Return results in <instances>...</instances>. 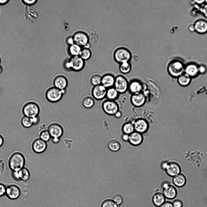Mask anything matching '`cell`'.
<instances>
[{
    "mask_svg": "<svg viewBox=\"0 0 207 207\" xmlns=\"http://www.w3.org/2000/svg\"><path fill=\"white\" fill-rule=\"evenodd\" d=\"M102 75L98 73L92 74L90 78V81L91 84L94 86L101 84Z\"/></svg>",
    "mask_w": 207,
    "mask_h": 207,
    "instance_id": "1f68e13d",
    "label": "cell"
},
{
    "mask_svg": "<svg viewBox=\"0 0 207 207\" xmlns=\"http://www.w3.org/2000/svg\"><path fill=\"white\" fill-rule=\"evenodd\" d=\"M185 67L183 63L178 60L171 61L168 64L167 71L169 74L174 77H178L184 74Z\"/></svg>",
    "mask_w": 207,
    "mask_h": 207,
    "instance_id": "277c9868",
    "label": "cell"
},
{
    "mask_svg": "<svg viewBox=\"0 0 207 207\" xmlns=\"http://www.w3.org/2000/svg\"><path fill=\"white\" fill-rule=\"evenodd\" d=\"M107 88L102 84L94 86L91 89V95L94 99L100 100L106 97Z\"/></svg>",
    "mask_w": 207,
    "mask_h": 207,
    "instance_id": "7c38bea8",
    "label": "cell"
},
{
    "mask_svg": "<svg viewBox=\"0 0 207 207\" xmlns=\"http://www.w3.org/2000/svg\"><path fill=\"white\" fill-rule=\"evenodd\" d=\"M191 80V77L185 73L178 77V81L181 85L185 86L190 84Z\"/></svg>",
    "mask_w": 207,
    "mask_h": 207,
    "instance_id": "4dcf8cb0",
    "label": "cell"
},
{
    "mask_svg": "<svg viewBox=\"0 0 207 207\" xmlns=\"http://www.w3.org/2000/svg\"><path fill=\"white\" fill-rule=\"evenodd\" d=\"M186 182V178L182 174H179L173 177V182L176 187H181L183 186Z\"/></svg>",
    "mask_w": 207,
    "mask_h": 207,
    "instance_id": "d4e9b609",
    "label": "cell"
},
{
    "mask_svg": "<svg viewBox=\"0 0 207 207\" xmlns=\"http://www.w3.org/2000/svg\"><path fill=\"white\" fill-rule=\"evenodd\" d=\"M85 65V61L79 55L72 56L66 61L65 67L68 70L78 72L82 70Z\"/></svg>",
    "mask_w": 207,
    "mask_h": 207,
    "instance_id": "7a4b0ae2",
    "label": "cell"
},
{
    "mask_svg": "<svg viewBox=\"0 0 207 207\" xmlns=\"http://www.w3.org/2000/svg\"><path fill=\"white\" fill-rule=\"evenodd\" d=\"M25 159L21 152L16 151L10 156L8 160V165L12 172H18L24 167Z\"/></svg>",
    "mask_w": 207,
    "mask_h": 207,
    "instance_id": "6da1fadb",
    "label": "cell"
},
{
    "mask_svg": "<svg viewBox=\"0 0 207 207\" xmlns=\"http://www.w3.org/2000/svg\"><path fill=\"white\" fill-rule=\"evenodd\" d=\"M72 37L75 44L80 47H87L89 44V37L87 34L84 32H76Z\"/></svg>",
    "mask_w": 207,
    "mask_h": 207,
    "instance_id": "30bf717a",
    "label": "cell"
},
{
    "mask_svg": "<svg viewBox=\"0 0 207 207\" xmlns=\"http://www.w3.org/2000/svg\"><path fill=\"white\" fill-rule=\"evenodd\" d=\"M47 147L46 142L39 138L35 139L32 143V149L35 153L40 154L44 152Z\"/></svg>",
    "mask_w": 207,
    "mask_h": 207,
    "instance_id": "ac0fdd59",
    "label": "cell"
},
{
    "mask_svg": "<svg viewBox=\"0 0 207 207\" xmlns=\"http://www.w3.org/2000/svg\"><path fill=\"white\" fill-rule=\"evenodd\" d=\"M53 84V86L58 89L62 90H66L68 85V81L65 75L59 74L54 77Z\"/></svg>",
    "mask_w": 207,
    "mask_h": 207,
    "instance_id": "8fae6325",
    "label": "cell"
},
{
    "mask_svg": "<svg viewBox=\"0 0 207 207\" xmlns=\"http://www.w3.org/2000/svg\"><path fill=\"white\" fill-rule=\"evenodd\" d=\"M132 68V65L130 62L120 64L119 66L120 72L123 74L129 73L131 70Z\"/></svg>",
    "mask_w": 207,
    "mask_h": 207,
    "instance_id": "f546056e",
    "label": "cell"
},
{
    "mask_svg": "<svg viewBox=\"0 0 207 207\" xmlns=\"http://www.w3.org/2000/svg\"><path fill=\"white\" fill-rule=\"evenodd\" d=\"M12 175L14 179L16 181L20 180L18 172H12Z\"/></svg>",
    "mask_w": 207,
    "mask_h": 207,
    "instance_id": "f6af8a7d",
    "label": "cell"
},
{
    "mask_svg": "<svg viewBox=\"0 0 207 207\" xmlns=\"http://www.w3.org/2000/svg\"><path fill=\"white\" fill-rule=\"evenodd\" d=\"M66 42L67 44L70 46L75 44L73 37L68 38L67 39Z\"/></svg>",
    "mask_w": 207,
    "mask_h": 207,
    "instance_id": "c3c4849f",
    "label": "cell"
},
{
    "mask_svg": "<svg viewBox=\"0 0 207 207\" xmlns=\"http://www.w3.org/2000/svg\"><path fill=\"white\" fill-rule=\"evenodd\" d=\"M146 96L142 92L131 94L130 101L131 104L136 107H141L144 106L146 102Z\"/></svg>",
    "mask_w": 207,
    "mask_h": 207,
    "instance_id": "2e32d148",
    "label": "cell"
},
{
    "mask_svg": "<svg viewBox=\"0 0 207 207\" xmlns=\"http://www.w3.org/2000/svg\"><path fill=\"white\" fill-rule=\"evenodd\" d=\"M199 72L201 74L205 73L206 71V68L205 65H201L198 67Z\"/></svg>",
    "mask_w": 207,
    "mask_h": 207,
    "instance_id": "bcb514c9",
    "label": "cell"
},
{
    "mask_svg": "<svg viewBox=\"0 0 207 207\" xmlns=\"http://www.w3.org/2000/svg\"><path fill=\"white\" fill-rule=\"evenodd\" d=\"M165 170L168 175L174 177L180 173L181 168L178 163L172 162H168Z\"/></svg>",
    "mask_w": 207,
    "mask_h": 207,
    "instance_id": "d6986e66",
    "label": "cell"
},
{
    "mask_svg": "<svg viewBox=\"0 0 207 207\" xmlns=\"http://www.w3.org/2000/svg\"><path fill=\"white\" fill-rule=\"evenodd\" d=\"M21 194V189L17 185L11 184L6 186L5 195L9 199L13 200L16 199L19 197Z\"/></svg>",
    "mask_w": 207,
    "mask_h": 207,
    "instance_id": "4fadbf2b",
    "label": "cell"
},
{
    "mask_svg": "<svg viewBox=\"0 0 207 207\" xmlns=\"http://www.w3.org/2000/svg\"><path fill=\"white\" fill-rule=\"evenodd\" d=\"M196 4L198 5H201L203 4L205 2V0H201V1H197L195 0L193 1Z\"/></svg>",
    "mask_w": 207,
    "mask_h": 207,
    "instance_id": "9f6ffc18",
    "label": "cell"
},
{
    "mask_svg": "<svg viewBox=\"0 0 207 207\" xmlns=\"http://www.w3.org/2000/svg\"><path fill=\"white\" fill-rule=\"evenodd\" d=\"M185 72L191 78L195 77L199 73L198 66L194 64H189L185 67Z\"/></svg>",
    "mask_w": 207,
    "mask_h": 207,
    "instance_id": "cb8c5ba5",
    "label": "cell"
},
{
    "mask_svg": "<svg viewBox=\"0 0 207 207\" xmlns=\"http://www.w3.org/2000/svg\"><path fill=\"white\" fill-rule=\"evenodd\" d=\"M3 71V68L0 65V74Z\"/></svg>",
    "mask_w": 207,
    "mask_h": 207,
    "instance_id": "6f0895ef",
    "label": "cell"
},
{
    "mask_svg": "<svg viewBox=\"0 0 207 207\" xmlns=\"http://www.w3.org/2000/svg\"><path fill=\"white\" fill-rule=\"evenodd\" d=\"M65 92L66 90H62L53 86H51L46 90L45 97L49 102L56 103L61 99Z\"/></svg>",
    "mask_w": 207,
    "mask_h": 207,
    "instance_id": "5b68a950",
    "label": "cell"
},
{
    "mask_svg": "<svg viewBox=\"0 0 207 207\" xmlns=\"http://www.w3.org/2000/svg\"><path fill=\"white\" fill-rule=\"evenodd\" d=\"M39 136L40 139L46 142L49 141L51 137L47 129L40 131Z\"/></svg>",
    "mask_w": 207,
    "mask_h": 207,
    "instance_id": "74e56055",
    "label": "cell"
},
{
    "mask_svg": "<svg viewBox=\"0 0 207 207\" xmlns=\"http://www.w3.org/2000/svg\"><path fill=\"white\" fill-rule=\"evenodd\" d=\"M39 106L33 102H28L22 109V112L24 116L32 118L39 116Z\"/></svg>",
    "mask_w": 207,
    "mask_h": 207,
    "instance_id": "ba28073f",
    "label": "cell"
},
{
    "mask_svg": "<svg viewBox=\"0 0 207 207\" xmlns=\"http://www.w3.org/2000/svg\"><path fill=\"white\" fill-rule=\"evenodd\" d=\"M188 29L190 31L192 32L195 31L194 24L190 25L188 27Z\"/></svg>",
    "mask_w": 207,
    "mask_h": 207,
    "instance_id": "11a10c76",
    "label": "cell"
},
{
    "mask_svg": "<svg viewBox=\"0 0 207 207\" xmlns=\"http://www.w3.org/2000/svg\"><path fill=\"white\" fill-rule=\"evenodd\" d=\"M91 54V51L89 48L84 47L81 48L79 56L85 61L89 59Z\"/></svg>",
    "mask_w": 207,
    "mask_h": 207,
    "instance_id": "836d02e7",
    "label": "cell"
},
{
    "mask_svg": "<svg viewBox=\"0 0 207 207\" xmlns=\"http://www.w3.org/2000/svg\"><path fill=\"white\" fill-rule=\"evenodd\" d=\"M60 140V138H52L51 141L52 142L55 144L59 143Z\"/></svg>",
    "mask_w": 207,
    "mask_h": 207,
    "instance_id": "f907efd6",
    "label": "cell"
},
{
    "mask_svg": "<svg viewBox=\"0 0 207 207\" xmlns=\"http://www.w3.org/2000/svg\"><path fill=\"white\" fill-rule=\"evenodd\" d=\"M143 89V84L140 80L134 79L129 82L128 91L131 95L141 92Z\"/></svg>",
    "mask_w": 207,
    "mask_h": 207,
    "instance_id": "e0dca14e",
    "label": "cell"
},
{
    "mask_svg": "<svg viewBox=\"0 0 207 207\" xmlns=\"http://www.w3.org/2000/svg\"><path fill=\"white\" fill-rule=\"evenodd\" d=\"M113 200L117 205H119L123 202L124 199L121 195L118 194L114 196Z\"/></svg>",
    "mask_w": 207,
    "mask_h": 207,
    "instance_id": "f35d334b",
    "label": "cell"
},
{
    "mask_svg": "<svg viewBox=\"0 0 207 207\" xmlns=\"http://www.w3.org/2000/svg\"><path fill=\"white\" fill-rule=\"evenodd\" d=\"M129 82L124 76L119 75L115 76L114 87L120 94L128 91Z\"/></svg>",
    "mask_w": 207,
    "mask_h": 207,
    "instance_id": "52a82bcc",
    "label": "cell"
},
{
    "mask_svg": "<svg viewBox=\"0 0 207 207\" xmlns=\"http://www.w3.org/2000/svg\"><path fill=\"white\" fill-rule=\"evenodd\" d=\"M120 94L113 87L107 89L106 98L107 99L116 101L118 98Z\"/></svg>",
    "mask_w": 207,
    "mask_h": 207,
    "instance_id": "4316f807",
    "label": "cell"
},
{
    "mask_svg": "<svg viewBox=\"0 0 207 207\" xmlns=\"http://www.w3.org/2000/svg\"><path fill=\"white\" fill-rule=\"evenodd\" d=\"M153 204L157 207H159L166 201V198L161 192H155L152 198Z\"/></svg>",
    "mask_w": 207,
    "mask_h": 207,
    "instance_id": "603a6c76",
    "label": "cell"
},
{
    "mask_svg": "<svg viewBox=\"0 0 207 207\" xmlns=\"http://www.w3.org/2000/svg\"><path fill=\"white\" fill-rule=\"evenodd\" d=\"M22 1L23 3L26 5L31 6L35 4L38 1L37 0H22Z\"/></svg>",
    "mask_w": 207,
    "mask_h": 207,
    "instance_id": "b9f144b4",
    "label": "cell"
},
{
    "mask_svg": "<svg viewBox=\"0 0 207 207\" xmlns=\"http://www.w3.org/2000/svg\"><path fill=\"white\" fill-rule=\"evenodd\" d=\"M20 180L27 181L30 177V173L29 169L26 168L24 167L18 171Z\"/></svg>",
    "mask_w": 207,
    "mask_h": 207,
    "instance_id": "d6a6232c",
    "label": "cell"
},
{
    "mask_svg": "<svg viewBox=\"0 0 207 207\" xmlns=\"http://www.w3.org/2000/svg\"><path fill=\"white\" fill-rule=\"evenodd\" d=\"M113 57L115 62L119 64L126 62H130L132 57L131 51L124 47H120L114 51Z\"/></svg>",
    "mask_w": 207,
    "mask_h": 207,
    "instance_id": "3957f363",
    "label": "cell"
},
{
    "mask_svg": "<svg viewBox=\"0 0 207 207\" xmlns=\"http://www.w3.org/2000/svg\"><path fill=\"white\" fill-rule=\"evenodd\" d=\"M108 147L109 149L113 152H117L119 151L121 146L120 142L117 139H113L108 142Z\"/></svg>",
    "mask_w": 207,
    "mask_h": 207,
    "instance_id": "83f0119b",
    "label": "cell"
},
{
    "mask_svg": "<svg viewBox=\"0 0 207 207\" xmlns=\"http://www.w3.org/2000/svg\"><path fill=\"white\" fill-rule=\"evenodd\" d=\"M4 142V138L3 136L1 134H0V147L2 146Z\"/></svg>",
    "mask_w": 207,
    "mask_h": 207,
    "instance_id": "db71d44e",
    "label": "cell"
},
{
    "mask_svg": "<svg viewBox=\"0 0 207 207\" xmlns=\"http://www.w3.org/2000/svg\"><path fill=\"white\" fill-rule=\"evenodd\" d=\"M195 31L197 32L203 34L207 32V21L203 19L196 20L193 24Z\"/></svg>",
    "mask_w": 207,
    "mask_h": 207,
    "instance_id": "7402d4cb",
    "label": "cell"
},
{
    "mask_svg": "<svg viewBox=\"0 0 207 207\" xmlns=\"http://www.w3.org/2000/svg\"><path fill=\"white\" fill-rule=\"evenodd\" d=\"M122 139L124 142L128 141L129 135L123 134L121 136Z\"/></svg>",
    "mask_w": 207,
    "mask_h": 207,
    "instance_id": "681fc988",
    "label": "cell"
},
{
    "mask_svg": "<svg viewBox=\"0 0 207 207\" xmlns=\"http://www.w3.org/2000/svg\"><path fill=\"white\" fill-rule=\"evenodd\" d=\"M47 130L52 138H60L63 133L62 125L56 122H52L49 123Z\"/></svg>",
    "mask_w": 207,
    "mask_h": 207,
    "instance_id": "9c48e42d",
    "label": "cell"
},
{
    "mask_svg": "<svg viewBox=\"0 0 207 207\" xmlns=\"http://www.w3.org/2000/svg\"><path fill=\"white\" fill-rule=\"evenodd\" d=\"M122 131L123 134L129 135L134 131L133 122H128L124 123L122 126Z\"/></svg>",
    "mask_w": 207,
    "mask_h": 207,
    "instance_id": "f1b7e54d",
    "label": "cell"
},
{
    "mask_svg": "<svg viewBox=\"0 0 207 207\" xmlns=\"http://www.w3.org/2000/svg\"><path fill=\"white\" fill-rule=\"evenodd\" d=\"M9 1V0H0V5H4Z\"/></svg>",
    "mask_w": 207,
    "mask_h": 207,
    "instance_id": "f5cc1de1",
    "label": "cell"
},
{
    "mask_svg": "<svg viewBox=\"0 0 207 207\" xmlns=\"http://www.w3.org/2000/svg\"><path fill=\"white\" fill-rule=\"evenodd\" d=\"M174 207H183V203L182 201L179 199L174 200L172 202Z\"/></svg>",
    "mask_w": 207,
    "mask_h": 207,
    "instance_id": "ab89813d",
    "label": "cell"
},
{
    "mask_svg": "<svg viewBox=\"0 0 207 207\" xmlns=\"http://www.w3.org/2000/svg\"><path fill=\"white\" fill-rule=\"evenodd\" d=\"M161 187L163 189L162 193L166 198L172 199L177 196V191L173 185L166 182L163 183Z\"/></svg>",
    "mask_w": 207,
    "mask_h": 207,
    "instance_id": "9a60e30c",
    "label": "cell"
},
{
    "mask_svg": "<svg viewBox=\"0 0 207 207\" xmlns=\"http://www.w3.org/2000/svg\"><path fill=\"white\" fill-rule=\"evenodd\" d=\"M81 48L80 46L74 44L70 45L69 48V52L72 56L79 55Z\"/></svg>",
    "mask_w": 207,
    "mask_h": 207,
    "instance_id": "e575fe53",
    "label": "cell"
},
{
    "mask_svg": "<svg viewBox=\"0 0 207 207\" xmlns=\"http://www.w3.org/2000/svg\"><path fill=\"white\" fill-rule=\"evenodd\" d=\"M200 10L204 16L207 18V2L203 6Z\"/></svg>",
    "mask_w": 207,
    "mask_h": 207,
    "instance_id": "7bdbcfd3",
    "label": "cell"
},
{
    "mask_svg": "<svg viewBox=\"0 0 207 207\" xmlns=\"http://www.w3.org/2000/svg\"><path fill=\"white\" fill-rule=\"evenodd\" d=\"M159 207H174L172 202L170 201H166Z\"/></svg>",
    "mask_w": 207,
    "mask_h": 207,
    "instance_id": "ee69618b",
    "label": "cell"
},
{
    "mask_svg": "<svg viewBox=\"0 0 207 207\" xmlns=\"http://www.w3.org/2000/svg\"><path fill=\"white\" fill-rule=\"evenodd\" d=\"M1 62V58L0 56V64Z\"/></svg>",
    "mask_w": 207,
    "mask_h": 207,
    "instance_id": "680465c9",
    "label": "cell"
},
{
    "mask_svg": "<svg viewBox=\"0 0 207 207\" xmlns=\"http://www.w3.org/2000/svg\"><path fill=\"white\" fill-rule=\"evenodd\" d=\"M143 137L142 134L134 131L129 135L128 142L131 145L138 146L142 142Z\"/></svg>",
    "mask_w": 207,
    "mask_h": 207,
    "instance_id": "44dd1931",
    "label": "cell"
},
{
    "mask_svg": "<svg viewBox=\"0 0 207 207\" xmlns=\"http://www.w3.org/2000/svg\"><path fill=\"white\" fill-rule=\"evenodd\" d=\"M102 108L106 114L114 116L119 110V106L116 101L107 99L104 100L102 104Z\"/></svg>",
    "mask_w": 207,
    "mask_h": 207,
    "instance_id": "8992f818",
    "label": "cell"
},
{
    "mask_svg": "<svg viewBox=\"0 0 207 207\" xmlns=\"http://www.w3.org/2000/svg\"><path fill=\"white\" fill-rule=\"evenodd\" d=\"M101 207H118V205L113 200L107 198L101 202Z\"/></svg>",
    "mask_w": 207,
    "mask_h": 207,
    "instance_id": "8d00e7d4",
    "label": "cell"
},
{
    "mask_svg": "<svg viewBox=\"0 0 207 207\" xmlns=\"http://www.w3.org/2000/svg\"><path fill=\"white\" fill-rule=\"evenodd\" d=\"M135 131L141 134L146 132L148 130L149 124L144 119L139 118L133 122Z\"/></svg>",
    "mask_w": 207,
    "mask_h": 207,
    "instance_id": "5bb4252c",
    "label": "cell"
},
{
    "mask_svg": "<svg viewBox=\"0 0 207 207\" xmlns=\"http://www.w3.org/2000/svg\"><path fill=\"white\" fill-rule=\"evenodd\" d=\"M21 123L24 127L25 128H30L33 125L32 119L24 115L22 118Z\"/></svg>",
    "mask_w": 207,
    "mask_h": 207,
    "instance_id": "d590c367",
    "label": "cell"
},
{
    "mask_svg": "<svg viewBox=\"0 0 207 207\" xmlns=\"http://www.w3.org/2000/svg\"><path fill=\"white\" fill-rule=\"evenodd\" d=\"M33 125L38 124L40 122V118L39 116L32 118Z\"/></svg>",
    "mask_w": 207,
    "mask_h": 207,
    "instance_id": "7dc6e473",
    "label": "cell"
},
{
    "mask_svg": "<svg viewBox=\"0 0 207 207\" xmlns=\"http://www.w3.org/2000/svg\"><path fill=\"white\" fill-rule=\"evenodd\" d=\"M6 186L4 184L0 183V197L5 195Z\"/></svg>",
    "mask_w": 207,
    "mask_h": 207,
    "instance_id": "60d3db41",
    "label": "cell"
},
{
    "mask_svg": "<svg viewBox=\"0 0 207 207\" xmlns=\"http://www.w3.org/2000/svg\"><path fill=\"white\" fill-rule=\"evenodd\" d=\"M122 112L119 110L116 113L114 116L116 118L119 119L122 117Z\"/></svg>",
    "mask_w": 207,
    "mask_h": 207,
    "instance_id": "816d5d0a",
    "label": "cell"
},
{
    "mask_svg": "<svg viewBox=\"0 0 207 207\" xmlns=\"http://www.w3.org/2000/svg\"><path fill=\"white\" fill-rule=\"evenodd\" d=\"M94 99L92 95H86L83 97L82 100V104L83 106L87 109L92 108L95 104Z\"/></svg>",
    "mask_w": 207,
    "mask_h": 207,
    "instance_id": "484cf974",
    "label": "cell"
},
{
    "mask_svg": "<svg viewBox=\"0 0 207 207\" xmlns=\"http://www.w3.org/2000/svg\"><path fill=\"white\" fill-rule=\"evenodd\" d=\"M115 76L113 74L108 73L102 75L101 84L107 89L113 87Z\"/></svg>",
    "mask_w": 207,
    "mask_h": 207,
    "instance_id": "ffe728a7",
    "label": "cell"
}]
</instances>
